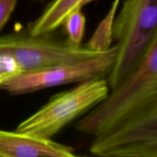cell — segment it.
<instances>
[{
	"label": "cell",
	"mask_w": 157,
	"mask_h": 157,
	"mask_svg": "<svg viewBox=\"0 0 157 157\" xmlns=\"http://www.w3.org/2000/svg\"><path fill=\"white\" fill-rule=\"evenodd\" d=\"M157 35V0H125L115 17V65L107 75L110 90L133 71Z\"/></svg>",
	"instance_id": "7a4b0ae2"
},
{
	"label": "cell",
	"mask_w": 157,
	"mask_h": 157,
	"mask_svg": "<svg viewBox=\"0 0 157 157\" xmlns=\"http://www.w3.org/2000/svg\"><path fill=\"white\" fill-rule=\"evenodd\" d=\"M157 109V35L136 67L75 124L93 137Z\"/></svg>",
	"instance_id": "6da1fadb"
},
{
	"label": "cell",
	"mask_w": 157,
	"mask_h": 157,
	"mask_svg": "<svg viewBox=\"0 0 157 157\" xmlns=\"http://www.w3.org/2000/svg\"><path fill=\"white\" fill-rule=\"evenodd\" d=\"M118 47L115 44L92 58L24 71L2 84L0 90L12 95L26 94L49 87L107 77L115 65Z\"/></svg>",
	"instance_id": "5b68a950"
},
{
	"label": "cell",
	"mask_w": 157,
	"mask_h": 157,
	"mask_svg": "<svg viewBox=\"0 0 157 157\" xmlns=\"http://www.w3.org/2000/svg\"><path fill=\"white\" fill-rule=\"evenodd\" d=\"M110 91L105 77L78 83L75 87L54 95L15 130L52 139L66 125L99 104Z\"/></svg>",
	"instance_id": "3957f363"
},
{
	"label": "cell",
	"mask_w": 157,
	"mask_h": 157,
	"mask_svg": "<svg viewBox=\"0 0 157 157\" xmlns=\"http://www.w3.org/2000/svg\"><path fill=\"white\" fill-rule=\"evenodd\" d=\"M86 18L82 8H77L69 14L63 22L67 41L73 45L80 46L86 31Z\"/></svg>",
	"instance_id": "30bf717a"
},
{
	"label": "cell",
	"mask_w": 157,
	"mask_h": 157,
	"mask_svg": "<svg viewBox=\"0 0 157 157\" xmlns=\"http://www.w3.org/2000/svg\"><path fill=\"white\" fill-rule=\"evenodd\" d=\"M108 157H157V140L141 144H129L112 149Z\"/></svg>",
	"instance_id": "8fae6325"
},
{
	"label": "cell",
	"mask_w": 157,
	"mask_h": 157,
	"mask_svg": "<svg viewBox=\"0 0 157 157\" xmlns=\"http://www.w3.org/2000/svg\"><path fill=\"white\" fill-rule=\"evenodd\" d=\"M157 140V109L123 124L115 130L95 136L89 152L92 155L105 156L115 147L141 144Z\"/></svg>",
	"instance_id": "8992f818"
},
{
	"label": "cell",
	"mask_w": 157,
	"mask_h": 157,
	"mask_svg": "<svg viewBox=\"0 0 157 157\" xmlns=\"http://www.w3.org/2000/svg\"><path fill=\"white\" fill-rule=\"evenodd\" d=\"M73 147L22 132L0 130V157H75Z\"/></svg>",
	"instance_id": "52a82bcc"
},
{
	"label": "cell",
	"mask_w": 157,
	"mask_h": 157,
	"mask_svg": "<svg viewBox=\"0 0 157 157\" xmlns=\"http://www.w3.org/2000/svg\"><path fill=\"white\" fill-rule=\"evenodd\" d=\"M120 0H114L111 7L104 18L99 23L93 34L86 43V47L93 52H106L112 47L113 41V27L116 12L119 6Z\"/></svg>",
	"instance_id": "9c48e42d"
},
{
	"label": "cell",
	"mask_w": 157,
	"mask_h": 157,
	"mask_svg": "<svg viewBox=\"0 0 157 157\" xmlns=\"http://www.w3.org/2000/svg\"><path fill=\"white\" fill-rule=\"evenodd\" d=\"M22 72L23 69L12 57L0 55V86Z\"/></svg>",
	"instance_id": "7c38bea8"
},
{
	"label": "cell",
	"mask_w": 157,
	"mask_h": 157,
	"mask_svg": "<svg viewBox=\"0 0 157 157\" xmlns=\"http://www.w3.org/2000/svg\"><path fill=\"white\" fill-rule=\"evenodd\" d=\"M102 53L73 45L50 34L34 35L27 31L0 35V55L12 57L24 71L75 62Z\"/></svg>",
	"instance_id": "277c9868"
},
{
	"label": "cell",
	"mask_w": 157,
	"mask_h": 157,
	"mask_svg": "<svg viewBox=\"0 0 157 157\" xmlns=\"http://www.w3.org/2000/svg\"><path fill=\"white\" fill-rule=\"evenodd\" d=\"M18 0H0V31L10 19Z\"/></svg>",
	"instance_id": "4fadbf2b"
},
{
	"label": "cell",
	"mask_w": 157,
	"mask_h": 157,
	"mask_svg": "<svg viewBox=\"0 0 157 157\" xmlns=\"http://www.w3.org/2000/svg\"><path fill=\"white\" fill-rule=\"evenodd\" d=\"M83 0H52L42 13L29 23L27 31L34 35H47L62 25L74 9L82 7Z\"/></svg>",
	"instance_id": "ba28073f"
},
{
	"label": "cell",
	"mask_w": 157,
	"mask_h": 157,
	"mask_svg": "<svg viewBox=\"0 0 157 157\" xmlns=\"http://www.w3.org/2000/svg\"><path fill=\"white\" fill-rule=\"evenodd\" d=\"M94 0H83V3H82V7H83L84 6H86V5L89 4V3L92 2H93Z\"/></svg>",
	"instance_id": "5bb4252c"
}]
</instances>
